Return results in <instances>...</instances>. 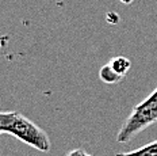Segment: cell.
<instances>
[{
    "label": "cell",
    "instance_id": "obj_1",
    "mask_svg": "<svg viewBox=\"0 0 157 156\" xmlns=\"http://www.w3.org/2000/svg\"><path fill=\"white\" fill-rule=\"evenodd\" d=\"M0 125L3 133L11 135L37 151H50L52 144L48 133L19 111H0Z\"/></svg>",
    "mask_w": 157,
    "mask_h": 156
},
{
    "label": "cell",
    "instance_id": "obj_2",
    "mask_svg": "<svg viewBox=\"0 0 157 156\" xmlns=\"http://www.w3.org/2000/svg\"><path fill=\"white\" fill-rule=\"evenodd\" d=\"M157 122V87L141 103L133 107L132 113L123 122L117 135L119 144H127L141 132Z\"/></svg>",
    "mask_w": 157,
    "mask_h": 156
},
{
    "label": "cell",
    "instance_id": "obj_8",
    "mask_svg": "<svg viewBox=\"0 0 157 156\" xmlns=\"http://www.w3.org/2000/svg\"><path fill=\"white\" fill-rule=\"evenodd\" d=\"M87 156H95V155H87Z\"/></svg>",
    "mask_w": 157,
    "mask_h": 156
},
{
    "label": "cell",
    "instance_id": "obj_4",
    "mask_svg": "<svg viewBox=\"0 0 157 156\" xmlns=\"http://www.w3.org/2000/svg\"><path fill=\"white\" fill-rule=\"evenodd\" d=\"M115 156H157V140L142 147L133 149L130 152H122V154H115Z\"/></svg>",
    "mask_w": 157,
    "mask_h": 156
},
{
    "label": "cell",
    "instance_id": "obj_7",
    "mask_svg": "<svg viewBox=\"0 0 157 156\" xmlns=\"http://www.w3.org/2000/svg\"><path fill=\"white\" fill-rule=\"evenodd\" d=\"M3 133V129H2V125H0V135H2Z\"/></svg>",
    "mask_w": 157,
    "mask_h": 156
},
{
    "label": "cell",
    "instance_id": "obj_5",
    "mask_svg": "<svg viewBox=\"0 0 157 156\" xmlns=\"http://www.w3.org/2000/svg\"><path fill=\"white\" fill-rule=\"evenodd\" d=\"M109 64L117 71L118 73L121 75V76H123V77L126 76L127 72L130 71V68H132V61H130L127 57H125V56H115V57H113L109 61Z\"/></svg>",
    "mask_w": 157,
    "mask_h": 156
},
{
    "label": "cell",
    "instance_id": "obj_6",
    "mask_svg": "<svg viewBox=\"0 0 157 156\" xmlns=\"http://www.w3.org/2000/svg\"><path fill=\"white\" fill-rule=\"evenodd\" d=\"M87 155L88 154L84 151V149H72L67 156H87Z\"/></svg>",
    "mask_w": 157,
    "mask_h": 156
},
{
    "label": "cell",
    "instance_id": "obj_3",
    "mask_svg": "<svg viewBox=\"0 0 157 156\" xmlns=\"http://www.w3.org/2000/svg\"><path fill=\"white\" fill-rule=\"evenodd\" d=\"M99 79L102 80L104 84L115 86V84H119L121 82H122L123 76H121V75L118 73L109 63H107L99 69Z\"/></svg>",
    "mask_w": 157,
    "mask_h": 156
}]
</instances>
